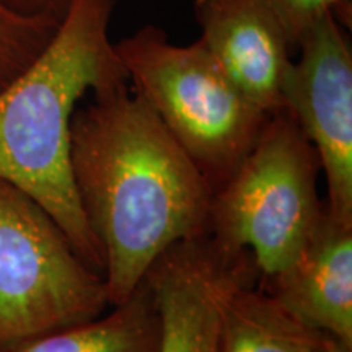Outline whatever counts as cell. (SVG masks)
<instances>
[{
    "label": "cell",
    "instance_id": "cell-1",
    "mask_svg": "<svg viewBox=\"0 0 352 352\" xmlns=\"http://www.w3.org/2000/svg\"><path fill=\"white\" fill-rule=\"evenodd\" d=\"M70 170L103 253L109 307L127 300L170 248L209 233L212 189L129 83L77 108Z\"/></svg>",
    "mask_w": 352,
    "mask_h": 352
},
{
    "label": "cell",
    "instance_id": "cell-2",
    "mask_svg": "<svg viewBox=\"0 0 352 352\" xmlns=\"http://www.w3.org/2000/svg\"><path fill=\"white\" fill-rule=\"evenodd\" d=\"M116 2L72 0L46 50L0 91V178L36 199L103 277L74 186L70 124L83 96L129 83L109 36Z\"/></svg>",
    "mask_w": 352,
    "mask_h": 352
},
{
    "label": "cell",
    "instance_id": "cell-3",
    "mask_svg": "<svg viewBox=\"0 0 352 352\" xmlns=\"http://www.w3.org/2000/svg\"><path fill=\"white\" fill-rule=\"evenodd\" d=\"M129 87L217 189L253 148L270 114L230 82L197 41L175 44L155 25L114 43Z\"/></svg>",
    "mask_w": 352,
    "mask_h": 352
},
{
    "label": "cell",
    "instance_id": "cell-4",
    "mask_svg": "<svg viewBox=\"0 0 352 352\" xmlns=\"http://www.w3.org/2000/svg\"><path fill=\"white\" fill-rule=\"evenodd\" d=\"M318 153L285 111L270 114L253 148L212 191L208 235L252 254L259 279L284 270L327 212L318 196Z\"/></svg>",
    "mask_w": 352,
    "mask_h": 352
},
{
    "label": "cell",
    "instance_id": "cell-5",
    "mask_svg": "<svg viewBox=\"0 0 352 352\" xmlns=\"http://www.w3.org/2000/svg\"><path fill=\"white\" fill-rule=\"evenodd\" d=\"M104 277L23 189L0 178V351L103 315Z\"/></svg>",
    "mask_w": 352,
    "mask_h": 352
},
{
    "label": "cell",
    "instance_id": "cell-6",
    "mask_svg": "<svg viewBox=\"0 0 352 352\" xmlns=\"http://www.w3.org/2000/svg\"><path fill=\"white\" fill-rule=\"evenodd\" d=\"M284 109L318 153L333 220L352 227V51L338 16H323L297 44Z\"/></svg>",
    "mask_w": 352,
    "mask_h": 352
},
{
    "label": "cell",
    "instance_id": "cell-7",
    "mask_svg": "<svg viewBox=\"0 0 352 352\" xmlns=\"http://www.w3.org/2000/svg\"><path fill=\"white\" fill-rule=\"evenodd\" d=\"M145 279L160 311V352H215L228 302L258 284L259 271L248 252H226L204 235L170 248Z\"/></svg>",
    "mask_w": 352,
    "mask_h": 352
},
{
    "label": "cell",
    "instance_id": "cell-8",
    "mask_svg": "<svg viewBox=\"0 0 352 352\" xmlns=\"http://www.w3.org/2000/svg\"><path fill=\"white\" fill-rule=\"evenodd\" d=\"M199 41L230 82L266 114L284 109L292 44L267 0H192Z\"/></svg>",
    "mask_w": 352,
    "mask_h": 352
},
{
    "label": "cell",
    "instance_id": "cell-9",
    "mask_svg": "<svg viewBox=\"0 0 352 352\" xmlns=\"http://www.w3.org/2000/svg\"><path fill=\"white\" fill-rule=\"evenodd\" d=\"M258 287L305 327L352 346V227L327 209L297 256Z\"/></svg>",
    "mask_w": 352,
    "mask_h": 352
},
{
    "label": "cell",
    "instance_id": "cell-10",
    "mask_svg": "<svg viewBox=\"0 0 352 352\" xmlns=\"http://www.w3.org/2000/svg\"><path fill=\"white\" fill-rule=\"evenodd\" d=\"M111 308L108 315L41 334L0 352H160V311L145 277L127 300Z\"/></svg>",
    "mask_w": 352,
    "mask_h": 352
},
{
    "label": "cell",
    "instance_id": "cell-11",
    "mask_svg": "<svg viewBox=\"0 0 352 352\" xmlns=\"http://www.w3.org/2000/svg\"><path fill=\"white\" fill-rule=\"evenodd\" d=\"M327 336L290 316L254 284L228 302L215 352H318Z\"/></svg>",
    "mask_w": 352,
    "mask_h": 352
},
{
    "label": "cell",
    "instance_id": "cell-12",
    "mask_svg": "<svg viewBox=\"0 0 352 352\" xmlns=\"http://www.w3.org/2000/svg\"><path fill=\"white\" fill-rule=\"evenodd\" d=\"M59 23L54 16L25 13L0 0V91L38 59Z\"/></svg>",
    "mask_w": 352,
    "mask_h": 352
},
{
    "label": "cell",
    "instance_id": "cell-13",
    "mask_svg": "<svg viewBox=\"0 0 352 352\" xmlns=\"http://www.w3.org/2000/svg\"><path fill=\"white\" fill-rule=\"evenodd\" d=\"M296 50L300 39L327 15H334L351 0H267Z\"/></svg>",
    "mask_w": 352,
    "mask_h": 352
},
{
    "label": "cell",
    "instance_id": "cell-14",
    "mask_svg": "<svg viewBox=\"0 0 352 352\" xmlns=\"http://www.w3.org/2000/svg\"><path fill=\"white\" fill-rule=\"evenodd\" d=\"M8 2L25 13L50 15L60 20L67 12L72 0H8Z\"/></svg>",
    "mask_w": 352,
    "mask_h": 352
},
{
    "label": "cell",
    "instance_id": "cell-15",
    "mask_svg": "<svg viewBox=\"0 0 352 352\" xmlns=\"http://www.w3.org/2000/svg\"><path fill=\"white\" fill-rule=\"evenodd\" d=\"M318 352H352V346H347L331 336H327Z\"/></svg>",
    "mask_w": 352,
    "mask_h": 352
}]
</instances>
